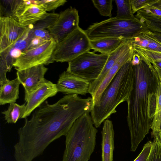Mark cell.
Instances as JSON below:
<instances>
[{
  "label": "cell",
  "instance_id": "1",
  "mask_svg": "<svg viewBox=\"0 0 161 161\" xmlns=\"http://www.w3.org/2000/svg\"><path fill=\"white\" fill-rule=\"evenodd\" d=\"M93 105L92 97L83 98L76 94H67L53 104L45 101L18 129L14 161H33L52 142L66 136L75 122L91 112Z\"/></svg>",
  "mask_w": 161,
  "mask_h": 161
},
{
  "label": "cell",
  "instance_id": "2",
  "mask_svg": "<svg viewBox=\"0 0 161 161\" xmlns=\"http://www.w3.org/2000/svg\"><path fill=\"white\" fill-rule=\"evenodd\" d=\"M133 86L127 102V120L130 132L131 151L134 152L151 129L149 118V96L155 92L160 82L152 64L140 57V64L133 66Z\"/></svg>",
  "mask_w": 161,
  "mask_h": 161
},
{
  "label": "cell",
  "instance_id": "3",
  "mask_svg": "<svg viewBox=\"0 0 161 161\" xmlns=\"http://www.w3.org/2000/svg\"><path fill=\"white\" fill-rule=\"evenodd\" d=\"M131 59L121 67L101 94L98 103L93 105L91 116L96 128L116 112V108L119 104L128 101L134 78Z\"/></svg>",
  "mask_w": 161,
  "mask_h": 161
},
{
  "label": "cell",
  "instance_id": "4",
  "mask_svg": "<svg viewBox=\"0 0 161 161\" xmlns=\"http://www.w3.org/2000/svg\"><path fill=\"white\" fill-rule=\"evenodd\" d=\"M97 132L89 113L80 117L65 136L62 161H88L95 149Z\"/></svg>",
  "mask_w": 161,
  "mask_h": 161
},
{
  "label": "cell",
  "instance_id": "5",
  "mask_svg": "<svg viewBox=\"0 0 161 161\" xmlns=\"http://www.w3.org/2000/svg\"><path fill=\"white\" fill-rule=\"evenodd\" d=\"M147 29L145 24L135 16L112 17L94 23L85 31L90 40L108 37L130 39Z\"/></svg>",
  "mask_w": 161,
  "mask_h": 161
},
{
  "label": "cell",
  "instance_id": "6",
  "mask_svg": "<svg viewBox=\"0 0 161 161\" xmlns=\"http://www.w3.org/2000/svg\"><path fill=\"white\" fill-rule=\"evenodd\" d=\"M91 49L90 40L80 27L57 43L52 60L54 62H69Z\"/></svg>",
  "mask_w": 161,
  "mask_h": 161
},
{
  "label": "cell",
  "instance_id": "7",
  "mask_svg": "<svg viewBox=\"0 0 161 161\" xmlns=\"http://www.w3.org/2000/svg\"><path fill=\"white\" fill-rule=\"evenodd\" d=\"M108 56L90 51L86 52L68 62L66 71L91 83L97 79L101 73Z\"/></svg>",
  "mask_w": 161,
  "mask_h": 161
},
{
  "label": "cell",
  "instance_id": "8",
  "mask_svg": "<svg viewBox=\"0 0 161 161\" xmlns=\"http://www.w3.org/2000/svg\"><path fill=\"white\" fill-rule=\"evenodd\" d=\"M57 42L53 38L23 52L13 65L17 71L53 62L52 56Z\"/></svg>",
  "mask_w": 161,
  "mask_h": 161
},
{
  "label": "cell",
  "instance_id": "9",
  "mask_svg": "<svg viewBox=\"0 0 161 161\" xmlns=\"http://www.w3.org/2000/svg\"><path fill=\"white\" fill-rule=\"evenodd\" d=\"M11 13L21 24L32 25L47 15L46 6L39 0H13Z\"/></svg>",
  "mask_w": 161,
  "mask_h": 161
},
{
  "label": "cell",
  "instance_id": "10",
  "mask_svg": "<svg viewBox=\"0 0 161 161\" xmlns=\"http://www.w3.org/2000/svg\"><path fill=\"white\" fill-rule=\"evenodd\" d=\"M79 23L78 11L70 6L60 13L55 23L48 30L57 43L79 27Z\"/></svg>",
  "mask_w": 161,
  "mask_h": 161
},
{
  "label": "cell",
  "instance_id": "11",
  "mask_svg": "<svg viewBox=\"0 0 161 161\" xmlns=\"http://www.w3.org/2000/svg\"><path fill=\"white\" fill-rule=\"evenodd\" d=\"M31 25L19 23L12 16L0 17V52L22 37L29 31Z\"/></svg>",
  "mask_w": 161,
  "mask_h": 161
},
{
  "label": "cell",
  "instance_id": "12",
  "mask_svg": "<svg viewBox=\"0 0 161 161\" xmlns=\"http://www.w3.org/2000/svg\"><path fill=\"white\" fill-rule=\"evenodd\" d=\"M47 70L44 65H40L17 71V77L25 89L26 102L30 95L47 80L44 75Z\"/></svg>",
  "mask_w": 161,
  "mask_h": 161
},
{
  "label": "cell",
  "instance_id": "13",
  "mask_svg": "<svg viewBox=\"0 0 161 161\" xmlns=\"http://www.w3.org/2000/svg\"><path fill=\"white\" fill-rule=\"evenodd\" d=\"M90 83L67 71L62 73L56 84L58 92L67 94L86 95Z\"/></svg>",
  "mask_w": 161,
  "mask_h": 161
},
{
  "label": "cell",
  "instance_id": "14",
  "mask_svg": "<svg viewBox=\"0 0 161 161\" xmlns=\"http://www.w3.org/2000/svg\"><path fill=\"white\" fill-rule=\"evenodd\" d=\"M58 92L56 84L47 80L29 97L26 102L25 113L22 118H26L47 98L55 95Z\"/></svg>",
  "mask_w": 161,
  "mask_h": 161
},
{
  "label": "cell",
  "instance_id": "15",
  "mask_svg": "<svg viewBox=\"0 0 161 161\" xmlns=\"http://www.w3.org/2000/svg\"><path fill=\"white\" fill-rule=\"evenodd\" d=\"M30 30L14 44L0 52V60L4 63L8 72L11 71L14 64L21 53L28 49L32 39L29 33Z\"/></svg>",
  "mask_w": 161,
  "mask_h": 161
},
{
  "label": "cell",
  "instance_id": "16",
  "mask_svg": "<svg viewBox=\"0 0 161 161\" xmlns=\"http://www.w3.org/2000/svg\"><path fill=\"white\" fill-rule=\"evenodd\" d=\"M132 44L130 39H128L116 50L109 55L103 69L98 78L90 83L89 93L93 99L102 81L110 69L116 62L121 55L126 51Z\"/></svg>",
  "mask_w": 161,
  "mask_h": 161
},
{
  "label": "cell",
  "instance_id": "17",
  "mask_svg": "<svg viewBox=\"0 0 161 161\" xmlns=\"http://www.w3.org/2000/svg\"><path fill=\"white\" fill-rule=\"evenodd\" d=\"M134 52L132 45L119 57L118 60L109 70L99 86L93 100V105L97 104L100 97L121 67L127 62L132 59Z\"/></svg>",
  "mask_w": 161,
  "mask_h": 161
},
{
  "label": "cell",
  "instance_id": "18",
  "mask_svg": "<svg viewBox=\"0 0 161 161\" xmlns=\"http://www.w3.org/2000/svg\"><path fill=\"white\" fill-rule=\"evenodd\" d=\"M102 133V161H113L114 131L111 120L103 121Z\"/></svg>",
  "mask_w": 161,
  "mask_h": 161
},
{
  "label": "cell",
  "instance_id": "19",
  "mask_svg": "<svg viewBox=\"0 0 161 161\" xmlns=\"http://www.w3.org/2000/svg\"><path fill=\"white\" fill-rule=\"evenodd\" d=\"M123 38H104L90 40L91 49L94 52L109 55L118 49L127 40Z\"/></svg>",
  "mask_w": 161,
  "mask_h": 161
},
{
  "label": "cell",
  "instance_id": "20",
  "mask_svg": "<svg viewBox=\"0 0 161 161\" xmlns=\"http://www.w3.org/2000/svg\"><path fill=\"white\" fill-rule=\"evenodd\" d=\"M20 82L17 77L10 80H7L0 85V104L14 103L19 98Z\"/></svg>",
  "mask_w": 161,
  "mask_h": 161
},
{
  "label": "cell",
  "instance_id": "21",
  "mask_svg": "<svg viewBox=\"0 0 161 161\" xmlns=\"http://www.w3.org/2000/svg\"><path fill=\"white\" fill-rule=\"evenodd\" d=\"M135 16L145 24L149 31L161 33V16L154 15L143 9L137 11Z\"/></svg>",
  "mask_w": 161,
  "mask_h": 161
},
{
  "label": "cell",
  "instance_id": "22",
  "mask_svg": "<svg viewBox=\"0 0 161 161\" xmlns=\"http://www.w3.org/2000/svg\"><path fill=\"white\" fill-rule=\"evenodd\" d=\"M26 105L25 104L20 105L15 102L10 103L8 109L2 112L6 122L15 124L19 119L22 118L25 113Z\"/></svg>",
  "mask_w": 161,
  "mask_h": 161
},
{
  "label": "cell",
  "instance_id": "23",
  "mask_svg": "<svg viewBox=\"0 0 161 161\" xmlns=\"http://www.w3.org/2000/svg\"><path fill=\"white\" fill-rule=\"evenodd\" d=\"M147 30L142 31L139 35L137 45L147 50L161 52V43L152 36Z\"/></svg>",
  "mask_w": 161,
  "mask_h": 161
},
{
  "label": "cell",
  "instance_id": "24",
  "mask_svg": "<svg viewBox=\"0 0 161 161\" xmlns=\"http://www.w3.org/2000/svg\"><path fill=\"white\" fill-rule=\"evenodd\" d=\"M156 106L151 129L152 136L158 133L161 127V82L159 83L155 92Z\"/></svg>",
  "mask_w": 161,
  "mask_h": 161
},
{
  "label": "cell",
  "instance_id": "25",
  "mask_svg": "<svg viewBox=\"0 0 161 161\" xmlns=\"http://www.w3.org/2000/svg\"><path fill=\"white\" fill-rule=\"evenodd\" d=\"M132 46L134 53L141 57L149 61L151 63L154 61L161 62V52L147 50L136 45Z\"/></svg>",
  "mask_w": 161,
  "mask_h": 161
},
{
  "label": "cell",
  "instance_id": "26",
  "mask_svg": "<svg viewBox=\"0 0 161 161\" xmlns=\"http://www.w3.org/2000/svg\"><path fill=\"white\" fill-rule=\"evenodd\" d=\"M59 16V14L48 13L44 19L32 25L31 29L35 30H48L55 23Z\"/></svg>",
  "mask_w": 161,
  "mask_h": 161
},
{
  "label": "cell",
  "instance_id": "27",
  "mask_svg": "<svg viewBox=\"0 0 161 161\" xmlns=\"http://www.w3.org/2000/svg\"><path fill=\"white\" fill-rule=\"evenodd\" d=\"M115 2L117 7L116 17L125 18L135 16L132 12L130 0H116Z\"/></svg>",
  "mask_w": 161,
  "mask_h": 161
},
{
  "label": "cell",
  "instance_id": "28",
  "mask_svg": "<svg viewBox=\"0 0 161 161\" xmlns=\"http://www.w3.org/2000/svg\"><path fill=\"white\" fill-rule=\"evenodd\" d=\"M94 7L102 16L111 17L113 9L112 0H92Z\"/></svg>",
  "mask_w": 161,
  "mask_h": 161
},
{
  "label": "cell",
  "instance_id": "29",
  "mask_svg": "<svg viewBox=\"0 0 161 161\" xmlns=\"http://www.w3.org/2000/svg\"><path fill=\"white\" fill-rule=\"evenodd\" d=\"M153 142L147 161H161V142L156 136Z\"/></svg>",
  "mask_w": 161,
  "mask_h": 161
},
{
  "label": "cell",
  "instance_id": "30",
  "mask_svg": "<svg viewBox=\"0 0 161 161\" xmlns=\"http://www.w3.org/2000/svg\"><path fill=\"white\" fill-rule=\"evenodd\" d=\"M156 0H130L132 12H136L152 4Z\"/></svg>",
  "mask_w": 161,
  "mask_h": 161
},
{
  "label": "cell",
  "instance_id": "31",
  "mask_svg": "<svg viewBox=\"0 0 161 161\" xmlns=\"http://www.w3.org/2000/svg\"><path fill=\"white\" fill-rule=\"evenodd\" d=\"M39 1L40 3L46 6L47 11L48 12L64 5L67 2L66 0H41Z\"/></svg>",
  "mask_w": 161,
  "mask_h": 161
},
{
  "label": "cell",
  "instance_id": "32",
  "mask_svg": "<svg viewBox=\"0 0 161 161\" xmlns=\"http://www.w3.org/2000/svg\"><path fill=\"white\" fill-rule=\"evenodd\" d=\"M32 25L29 31V34L32 38L36 37L44 41L47 40L52 38L49 31L48 30H35L31 29Z\"/></svg>",
  "mask_w": 161,
  "mask_h": 161
},
{
  "label": "cell",
  "instance_id": "33",
  "mask_svg": "<svg viewBox=\"0 0 161 161\" xmlns=\"http://www.w3.org/2000/svg\"><path fill=\"white\" fill-rule=\"evenodd\" d=\"M155 92L150 94L148 98V114L149 119L152 121L154 118L156 106V97Z\"/></svg>",
  "mask_w": 161,
  "mask_h": 161
},
{
  "label": "cell",
  "instance_id": "34",
  "mask_svg": "<svg viewBox=\"0 0 161 161\" xmlns=\"http://www.w3.org/2000/svg\"><path fill=\"white\" fill-rule=\"evenodd\" d=\"M152 142L149 141L145 144L141 153L134 161H147L151 149Z\"/></svg>",
  "mask_w": 161,
  "mask_h": 161
},
{
  "label": "cell",
  "instance_id": "35",
  "mask_svg": "<svg viewBox=\"0 0 161 161\" xmlns=\"http://www.w3.org/2000/svg\"><path fill=\"white\" fill-rule=\"evenodd\" d=\"M146 11L159 16H161V10L149 5L143 8Z\"/></svg>",
  "mask_w": 161,
  "mask_h": 161
},
{
  "label": "cell",
  "instance_id": "36",
  "mask_svg": "<svg viewBox=\"0 0 161 161\" xmlns=\"http://www.w3.org/2000/svg\"><path fill=\"white\" fill-rule=\"evenodd\" d=\"M140 57L138 54L134 53L131 60V63L132 65L135 66L139 64L140 63Z\"/></svg>",
  "mask_w": 161,
  "mask_h": 161
},
{
  "label": "cell",
  "instance_id": "37",
  "mask_svg": "<svg viewBox=\"0 0 161 161\" xmlns=\"http://www.w3.org/2000/svg\"><path fill=\"white\" fill-rule=\"evenodd\" d=\"M147 31L152 36L161 43V33L152 32L148 30Z\"/></svg>",
  "mask_w": 161,
  "mask_h": 161
},
{
  "label": "cell",
  "instance_id": "38",
  "mask_svg": "<svg viewBox=\"0 0 161 161\" xmlns=\"http://www.w3.org/2000/svg\"><path fill=\"white\" fill-rule=\"evenodd\" d=\"M150 5L161 10V0H156Z\"/></svg>",
  "mask_w": 161,
  "mask_h": 161
},
{
  "label": "cell",
  "instance_id": "39",
  "mask_svg": "<svg viewBox=\"0 0 161 161\" xmlns=\"http://www.w3.org/2000/svg\"><path fill=\"white\" fill-rule=\"evenodd\" d=\"M158 75L159 80L161 82V69L153 65Z\"/></svg>",
  "mask_w": 161,
  "mask_h": 161
},
{
  "label": "cell",
  "instance_id": "40",
  "mask_svg": "<svg viewBox=\"0 0 161 161\" xmlns=\"http://www.w3.org/2000/svg\"><path fill=\"white\" fill-rule=\"evenodd\" d=\"M153 65L161 69V62L154 61L151 63Z\"/></svg>",
  "mask_w": 161,
  "mask_h": 161
},
{
  "label": "cell",
  "instance_id": "41",
  "mask_svg": "<svg viewBox=\"0 0 161 161\" xmlns=\"http://www.w3.org/2000/svg\"><path fill=\"white\" fill-rule=\"evenodd\" d=\"M154 136H157L161 142V127L158 133L155 134L152 136L153 137Z\"/></svg>",
  "mask_w": 161,
  "mask_h": 161
}]
</instances>
